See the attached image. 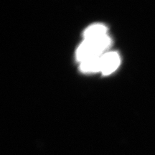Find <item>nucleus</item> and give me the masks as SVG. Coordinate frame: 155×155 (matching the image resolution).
<instances>
[{"mask_svg": "<svg viewBox=\"0 0 155 155\" xmlns=\"http://www.w3.org/2000/svg\"><path fill=\"white\" fill-rule=\"evenodd\" d=\"M111 44V40L107 35L94 40H84L76 50L78 61L81 63L91 58L101 56Z\"/></svg>", "mask_w": 155, "mask_h": 155, "instance_id": "obj_1", "label": "nucleus"}, {"mask_svg": "<svg viewBox=\"0 0 155 155\" xmlns=\"http://www.w3.org/2000/svg\"><path fill=\"white\" fill-rule=\"evenodd\" d=\"M121 63L120 56L116 52H108L101 56V72L103 75L111 74L118 68Z\"/></svg>", "mask_w": 155, "mask_h": 155, "instance_id": "obj_2", "label": "nucleus"}, {"mask_svg": "<svg viewBox=\"0 0 155 155\" xmlns=\"http://www.w3.org/2000/svg\"><path fill=\"white\" fill-rule=\"evenodd\" d=\"M107 35V28L104 25L94 24L91 25L83 32L84 40H94Z\"/></svg>", "mask_w": 155, "mask_h": 155, "instance_id": "obj_3", "label": "nucleus"}, {"mask_svg": "<svg viewBox=\"0 0 155 155\" xmlns=\"http://www.w3.org/2000/svg\"><path fill=\"white\" fill-rule=\"evenodd\" d=\"M102 56V55H101ZM101 56L91 58L80 64V70L83 73H96L101 68Z\"/></svg>", "mask_w": 155, "mask_h": 155, "instance_id": "obj_4", "label": "nucleus"}]
</instances>
